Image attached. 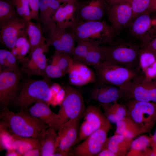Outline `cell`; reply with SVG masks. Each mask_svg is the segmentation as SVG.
<instances>
[{
    "instance_id": "d590c367",
    "label": "cell",
    "mask_w": 156,
    "mask_h": 156,
    "mask_svg": "<svg viewBox=\"0 0 156 156\" xmlns=\"http://www.w3.org/2000/svg\"><path fill=\"white\" fill-rule=\"evenodd\" d=\"M102 62V56L100 46L93 44L79 63L93 66Z\"/></svg>"
},
{
    "instance_id": "8992f818",
    "label": "cell",
    "mask_w": 156,
    "mask_h": 156,
    "mask_svg": "<svg viewBox=\"0 0 156 156\" xmlns=\"http://www.w3.org/2000/svg\"><path fill=\"white\" fill-rule=\"evenodd\" d=\"M126 106L127 116L138 127L142 133H148L156 122V103L123 99Z\"/></svg>"
},
{
    "instance_id": "681fc988",
    "label": "cell",
    "mask_w": 156,
    "mask_h": 156,
    "mask_svg": "<svg viewBox=\"0 0 156 156\" xmlns=\"http://www.w3.org/2000/svg\"><path fill=\"white\" fill-rule=\"evenodd\" d=\"M153 142L151 147L153 151L156 154V129L153 135H152Z\"/></svg>"
},
{
    "instance_id": "cb8c5ba5",
    "label": "cell",
    "mask_w": 156,
    "mask_h": 156,
    "mask_svg": "<svg viewBox=\"0 0 156 156\" xmlns=\"http://www.w3.org/2000/svg\"><path fill=\"white\" fill-rule=\"evenodd\" d=\"M153 142L152 135H141L132 141L127 153V156H156L151 147Z\"/></svg>"
},
{
    "instance_id": "d6a6232c",
    "label": "cell",
    "mask_w": 156,
    "mask_h": 156,
    "mask_svg": "<svg viewBox=\"0 0 156 156\" xmlns=\"http://www.w3.org/2000/svg\"><path fill=\"white\" fill-rule=\"evenodd\" d=\"M73 62L70 55L55 50L51 64L58 66L66 74L68 73Z\"/></svg>"
},
{
    "instance_id": "d6986e66",
    "label": "cell",
    "mask_w": 156,
    "mask_h": 156,
    "mask_svg": "<svg viewBox=\"0 0 156 156\" xmlns=\"http://www.w3.org/2000/svg\"><path fill=\"white\" fill-rule=\"evenodd\" d=\"M125 93V90L117 86L96 83L90 92V97L99 103H108L117 102Z\"/></svg>"
},
{
    "instance_id": "bcb514c9",
    "label": "cell",
    "mask_w": 156,
    "mask_h": 156,
    "mask_svg": "<svg viewBox=\"0 0 156 156\" xmlns=\"http://www.w3.org/2000/svg\"><path fill=\"white\" fill-rule=\"evenodd\" d=\"M5 155L6 156H22V155L18 152L15 149L13 148H10L7 149Z\"/></svg>"
},
{
    "instance_id": "8fae6325",
    "label": "cell",
    "mask_w": 156,
    "mask_h": 156,
    "mask_svg": "<svg viewBox=\"0 0 156 156\" xmlns=\"http://www.w3.org/2000/svg\"><path fill=\"white\" fill-rule=\"evenodd\" d=\"M48 47L46 43L36 49L22 60L21 69L26 77L37 76L47 78L46 73L47 65L46 54L49 51Z\"/></svg>"
},
{
    "instance_id": "d4e9b609",
    "label": "cell",
    "mask_w": 156,
    "mask_h": 156,
    "mask_svg": "<svg viewBox=\"0 0 156 156\" xmlns=\"http://www.w3.org/2000/svg\"><path fill=\"white\" fill-rule=\"evenodd\" d=\"M133 140L121 135L114 134L107 138L103 149L107 148L116 156H126Z\"/></svg>"
},
{
    "instance_id": "ab89813d",
    "label": "cell",
    "mask_w": 156,
    "mask_h": 156,
    "mask_svg": "<svg viewBox=\"0 0 156 156\" xmlns=\"http://www.w3.org/2000/svg\"><path fill=\"white\" fill-rule=\"evenodd\" d=\"M46 73L47 77L49 79L60 77L65 75L58 66L52 64L47 65Z\"/></svg>"
},
{
    "instance_id": "30bf717a",
    "label": "cell",
    "mask_w": 156,
    "mask_h": 156,
    "mask_svg": "<svg viewBox=\"0 0 156 156\" xmlns=\"http://www.w3.org/2000/svg\"><path fill=\"white\" fill-rule=\"evenodd\" d=\"M125 90L122 99L156 103V81L146 78L143 74L135 78Z\"/></svg>"
},
{
    "instance_id": "52a82bcc",
    "label": "cell",
    "mask_w": 156,
    "mask_h": 156,
    "mask_svg": "<svg viewBox=\"0 0 156 156\" xmlns=\"http://www.w3.org/2000/svg\"><path fill=\"white\" fill-rule=\"evenodd\" d=\"M65 94L58 114L63 124L70 120L83 117L86 107L81 91L72 86L64 87Z\"/></svg>"
},
{
    "instance_id": "8d00e7d4",
    "label": "cell",
    "mask_w": 156,
    "mask_h": 156,
    "mask_svg": "<svg viewBox=\"0 0 156 156\" xmlns=\"http://www.w3.org/2000/svg\"><path fill=\"white\" fill-rule=\"evenodd\" d=\"M77 42V44L73 51L72 57L74 62H80L94 44L83 41Z\"/></svg>"
},
{
    "instance_id": "6da1fadb",
    "label": "cell",
    "mask_w": 156,
    "mask_h": 156,
    "mask_svg": "<svg viewBox=\"0 0 156 156\" xmlns=\"http://www.w3.org/2000/svg\"><path fill=\"white\" fill-rule=\"evenodd\" d=\"M0 128L12 136L40 139L49 126L27 111L16 113L8 107L0 109Z\"/></svg>"
},
{
    "instance_id": "e575fe53",
    "label": "cell",
    "mask_w": 156,
    "mask_h": 156,
    "mask_svg": "<svg viewBox=\"0 0 156 156\" xmlns=\"http://www.w3.org/2000/svg\"><path fill=\"white\" fill-rule=\"evenodd\" d=\"M30 45L27 36H21L17 40L15 46L11 50L18 62H21L29 53Z\"/></svg>"
},
{
    "instance_id": "7a4b0ae2",
    "label": "cell",
    "mask_w": 156,
    "mask_h": 156,
    "mask_svg": "<svg viewBox=\"0 0 156 156\" xmlns=\"http://www.w3.org/2000/svg\"><path fill=\"white\" fill-rule=\"evenodd\" d=\"M52 85L48 78L35 79L23 77L11 106L19 111H25L38 101L50 102L52 96L51 89Z\"/></svg>"
},
{
    "instance_id": "e0dca14e",
    "label": "cell",
    "mask_w": 156,
    "mask_h": 156,
    "mask_svg": "<svg viewBox=\"0 0 156 156\" xmlns=\"http://www.w3.org/2000/svg\"><path fill=\"white\" fill-rule=\"evenodd\" d=\"M108 7L105 0L78 1V21L102 20L107 14Z\"/></svg>"
},
{
    "instance_id": "277c9868",
    "label": "cell",
    "mask_w": 156,
    "mask_h": 156,
    "mask_svg": "<svg viewBox=\"0 0 156 156\" xmlns=\"http://www.w3.org/2000/svg\"><path fill=\"white\" fill-rule=\"evenodd\" d=\"M102 62L115 64L129 69L140 70L139 59L141 44L132 42H115L100 46Z\"/></svg>"
},
{
    "instance_id": "5bb4252c",
    "label": "cell",
    "mask_w": 156,
    "mask_h": 156,
    "mask_svg": "<svg viewBox=\"0 0 156 156\" xmlns=\"http://www.w3.org/2000/svg\"><path fill=\"white\" fill-rule=\"evenodd\" d=\"M101 107L92 105L86 108L83 120L80 126L78 143L105 124L108 120L102 112Z\"/></svg>"
},
{
    "instance_id": "7c38bea8",
    "label": "cell",
    "mask_w": 156,
    "mask_h": 156,
    "mask_svg": "<svg viewBox=\"0 0 156 156\" xmlns=\"http://www.w3.org/2000/svg\"><path fill=\"white\" fill-rule=\"evenodd\" d=\"M131 1H121L108 7L106 14L115 34L126 27L131 21L133 14Z\"/></svg>"
},
{
    "instance_id": "836d02e7",
    "label": "cell",
    "mask_w": 156,
    "mask_h": 156,
    "mask_svg": "<svg viewBox=\"0 0 156 156\" xmlns=\"http://www.w3.org/2000/svg\"><path fill=\"white\" fill-rule=\"evenodd\" d=\"M11 1L0 0V24L18 16Z\"/></svg>"
},
{
    "instance_id": "ffe728a7",
    "label": "cell",
    "mask_w": 156,
    "mask_h": 156,
    "mask_svg": "<svg viewBox=\"0 0 156 156\" xmlns=\"http://www.w3.org/2000/svg\"><path fill=\"white\" fill-rule=\"evenodd\" d=\"M77 1H71L61 4L52 17L57 28L67 29L78 21Z\"/></svg>"
},
{
    "instance_id": "2e32d148",
    "label": "cell",
    "mask_w": 156,
    "mask_h": 156,
    "mask_svg": "<svg viewBox=\"0 0 156 156\" xmlns=\"http://www.w3.org/2000/svg\"><path fill=\"white\" fill-rule=\"evenodd\" d=\"M80 119H71L62 124L57 131L56 151L68 152L78 143Z\"/></svg>"
},
{
    "instance_id": "9a60e30c",
    "label": "cell",
    "mask_w": 156,
    "mask_h": 156,
    "mask_svg": "<svg viewBox=\"0 0 156 156\" xmlns=\"http://www.w3.org/2000/svg\"><path fill=\"white\" fill-rule=\"evenodd\" d=\"M46 35L45 42L48 47L53 46L55 50L72 56L75 41L68 30L58 28L55 23Z\"/></svg>"
},
{
    "instance_id": "f907efd6",
    "label": "cell",
    "mask_w": 156,
    "mask_h": 156,
    "mask_svg": "<svg viewBox=\"0 0 156 156\" xmlns=\"http://www.w3.org/2000/svg\"><path fill=\"white\" fill-rule=\"evenodd\" d=\"M125 0H105L109 6L116 3Z\"/></svg>"
},
{
    "instance_id": "ba28073f",
    "label": "cell",
    "mask_w": 156,
    "mask_h": 156,
    "mask_svg": "<svg viewBox=\"0 0 156 156\" xmlns=\"http://www.w3.org/2000/svg\"><path fill=\"white\" fill-rule=\"evenodd\" d=\"M23 73L19 71L0 72V108L11 106L17 95Z\"/></svg>"
},
{
    "instance_id": "4316f807",
    "label": "cell",
    "mask_w": 156,
    "mask_h": 156,
    "mask_svg": "<svg viewBox=\"0 0 156 156\" xmlns=\"http://www.w3.org/2000/svg\"><path fill=\"white\" fill-rule=\"evenodd\" d=\"M39 22L35 23L30 21L27 23L26 33L30 45L29 54L46 43V38L43 36L42 27Z\"/></svg>"
},
{
    "instance_id": "74e56055",
    "label": "cell",
    "mask_w": 156,
    "mask_h": 156,
    "mask_svg": "<svg viewBox=\"0 0 156 156\" xmlns=\"http://www.w3.org/2000/svg\"><path fill=\"white\" fill-rule=\"evenodd\" d=\"M19 16L27 21L31 19L29 0H11Z\"/></svg>"
},
{
    "instance_id": "9c48e42d",
    "label": "cell",
    "mask_w": 156,
    "mask_h": 156,
    "mask_svg": "<svg viewBox=\"0 0 156 156\" xmlns=\"http://www.w3.org/2000/svg\"><path fill=\"white\" fill-rule=\"evenodd\" d=\"M112 127L111 123L108 121L75 147L73 152L74 155L95 156L103 149Z\"/></svg>"
},
{
    "instance_id": "4fadbf2b",
    "label": "cell",
    "mask_w": 156,
    "mask_h": 156,
    "mask_svg": "<svg viewBox=\"0 0 156 156\" xmlns=\"http://www.w3.org/2000/svg\"><path fill=\"white\" fill-rule=\"evenodd\" d=\"M28 21L18 16L0 24V42L12 50L20 37L27 36Z\"/></svg>"
},
{
    "instance_id": "ee69618b",
    "label": "cell",
    "mask_w": 156,
    "mask_h": 156,
    "mask_svg": "<svg viewBox=\"0 0 156 156\" xmlns=\"http://www.w3.org/2000/svg\"><path fill=\"white\" fill-rule=\"evenodd\" d=\"M95 156H116L109 149L105 148L101 151Z\"/></svg>"
},
{
    "instance_id": "44dd1931",
    "label": "cell",
    "mask_w": 156,
    "mask_h": 156,
    "mask_svg": "<svg viewBox=\"0 0 156 156\" xmlns=\"http://www.w3.org/2000/svg\"><path fill=\"white\" fill-rule=\"evenodd\" d=\"M68 74L70 84L75 86H82L97 82L95 71L88 65L74 61Z\"/></svg>"
},
{
    "instance_id": "7402d4cb",
    "label": "cell",
    "mask_w": 156,
    "mask_h": 156,
    "mask_svg": "<svg viewBox=\"0 0 156 156\" xmlns=\"http://www.w3.org/2000/svg\"><path fill=\"white\" fill-rule=\"evenodd\" d=\"M156 19L152 20L150 16V14L144 12L136 16L131 20L130 25V30L131 34L136 38L139 39L142 44L148 42L147 34L150 32L153 25Z\"/></svg>"
},
{
    "instance_id": "3957f363",
    "label": "cell",
    "mask_w": 156,
    "mask_h": 156,
    "mask_svg": "<svg viewBox=\"0 0 156 156\" xmlns=\"http://www.w3.org/2000/svg\"><path fill=\"white\" fill-rule=\"evenodd\" d=\"M75 41H83L101 46L112 44L115 34L110 25L105 20L77 21L67 29Z\"/></svg>"
},
{
    "instance_id": "7bdbcfd3",
    "label": "cell",
    "mask_w": 156,
    "mask_h": 156,
    "mask_svg": "<svg viewBox=\"0 0 156 156\" xmlns=\"http://www.w3.org/2000/svg\"><path fill=\"white\" fill-rule=\"evenodd\" d=\"M23 156H41L40 147L29 150L23 154Z\"/></svg>"
},
{
    "instance_id": "f6af8a7d",
    "label": "cell",
    "mask_w": 156,
    "mask_h": 156,
    "mask_svg": "<svg viewBox=\"0 0 156 156\" xmlns=\"http://www.w3.org/2000/svg\"><path fill=\"white\" fill-rule=\"evenodd\" d=\"M145 12L150 14L156 13V0H151L149 5Z\"/></svg>"
},
{
    "instance_id": "f5cc1de1",
    "label": "cell",
    "mask_w": 156,
    "mask_h": 156,
    "mask_svg": "<svg viewBox=\"0 0 156 156\" xmlns=\"http://www.w3.org/2000/svg\"><path fill=\"white\" fill-rule=\"evenodd\" d=\"M153 80L156 81V76Z\"/></svg>"
},
{
    "instance_id": "b9f144b4",
    "label": "cell",
    "mask_w": 156,
    "mask_h": 156,
    "mask_svg": "<svg viewBox=\"0 0 156 156\" xmlns=\"http://www.w3.org/2000/svg\"><path fill=\"white\" fill-rule=\"evenodd\" d=\"M141 48L151 52L156 57V35L148 43L142 44Z\"/></svg>"
},
{
    "instance_id": "60d3db41",
    "label": "cell",
    "mask_w": 156,
    "mask_h": 156,
    "mask_svg": "<svg viewBox=\"0 0 156 156\" xmlns=\"http://www.w3.org/2000/svg\"><path fill=\"white\" fill-rule=\"evenodd\" d=\"M31 19L38 21L39 20L40 0H29Z\"/></svg>"
},
{
    "instance_id": "5b68a950",
    "label": "cell",
    "mask_w": 156,
    "mask_h": 156,
    "mask_svg": "<svg viewBox=\"0 0 156 156\" xmlns=\"http://www.w3.org/2000/svg\"><path fill=\"white\" fill-rule=\"evenodd\" d=\"M93 67L96 77V83L110 84L125 90L135 78L143 74L140 70H132L106 62Z\"/></svg>"
},
{
    "instance_id": "ac0fdd59",
    "label": "cell",
    "mask_w": 156,
    "mask_h": 156,
    "mask_svg": "<svg viewBox=\"0 0 156 156\" xmlns=\"http://www.w3.org/2000/svg\"><path fill=\"white\" fill-rule=\"evenodd\" d=\"M33 116L38 118L49 127L58 131L63 124L61 117L53 112L47 103L42 101L36 102L26 110Z\"/></svg>"
},
{
    "instance_id": "7dc6e473",
    "label": "cell",
    "mask_w": 156,
    "mask_h": 156,
    "mask_svg": "<svg viewBox=\"0 0 156 156\" xmlns=\"http://www.w3.org/2000/svg\"><path fill=\"white\" fill-rule=\"evenodd\" d=\"M74 155L73 152L70 151L68 152H65L56 151L52 156H68Z\"/></svg>"
},
{
    "instance_id": "f35d334b",
    "label": "cell",
    "mask_w": 156,
    "mask_h": 156,
    "mask_svg": "<svg viewBox=\"0 0 156 156\" xmlns=\"http://www.w3.org/2000/svg\"><path fill=\"white\" fill-rule=\"evenodd\" d=\"M151 0H131L133 11L131 20L138 15L146 11L149 5Z\"/></svg>"
},
{
    "instance_id": "4dcf8cb0",
    "label": "cell",
    "mask_w": 156,
    "mask_h": 156,
    "mask_svg": "<svg viewBox=\"0 0 156 156\" xmlns=\"http://www.w3.org/2000/svg\"><path fill=\"white\" fill-rule=\"evenodd\" d=\"M13 148L22 155L30 150L40 147L39 140L34 138L12 136Z\"/></svg>"
},
{
    "instance_id": "83f0119b",
    "label": "cell",
    "mask_w": 156,
    "mask_h": 156,
    "mask_svg": "<svg viewBox=\"0 0 156 156\" xmlns=\"http://www.w3.org/2000/svg\"><path fill=\"white\" fill-rule=\"evenodd\" d=\"M139 66L146 78L153 79L156 76V57L151 52L141 49Z\"/></svg>"
},
{
    "instance_id": "f1b7e54d",
    "label": "cell",
    "mask_w": 156,
    "mask_h": 156,
    "mask_svg": "<svg viewBox=\"0 0 156 156\" xmlns=\"http://www.w3.org/2000/svg\"><path fill=\"white\" fill-rule=\"evenodd\" d=\"M57 135L56 131L51 127L47 129L39 140L41 156H52L56 150Z\"/></svg>"
},
{
    "instance_id": "816d5d0a",
    "label": "cell",
    "mask_w": 156,
    "mask_h": 156,
    "mask_svg": "<svg viewBox=\"0 0 156 156\" xmlns=\"http://www.w3.org/2000/svg\"><path fill=\"white\" fill-rule=\"evenodd\" d=\"M58 1L61 4L66 3L71 1H78V0H58Z\"/></svg>"
},
{
    "instance_id": "484cf974",
    "label": "cell",
    "mask_w": 156,
    "mask_h": 156,
    "mask_svg": "<svg viewBox=\"0 0 156 156\" xmlns=\"http://www.w3.org/2000/svg\"><path fill=\"white\" fill-rule=\"evenodd\" d=\"M99 104L105 116L110 123L116 124L127 116V108L124 103L117 102Z\"/></svg>"
},
{
    "instance_id": "1f68e13d",
    "label": "cell",
    "mask_w": 156,
    "mask_h": 156,
    "mask_svg": "<svg viewBox=\"0 0 156 156\" xmlns=\"http://www.w3.org/2000/svg\"><path fill=\"white\" fill-rule=\"evenodd\" d=\"M21 70L18 66L16 59L12 52L4 49H0V71Z\"/></svg>"
},
{
    "instance_id": "c3c4849f",
    "label": "cell",
    "mask_w": 156,
    "mask_h": 156,
    "mask_svg": "<svg viewBox=\"0 0 156 156\" xmlns=\"http://www.w3.org/2000/svg\"><path fill=\"white\" fill-rule=\"evenodd\" d=\"M61 88L59 85L55 84H52L51 87V89L52 96H54L58 93Z\"/></svg>"
},
{
    "instance_id": "f546056e",
    "label": "cell",
    "mask_w": 156,
    "mask_h": 156,
    "mask_svg": "<svg viewBox=\"0 0 156 156\" xmlns=\"http://www.w3.org/2000/svg\"><path fill=\"white\" fill-rule=\"evenodd\" d=\"M114 134L121 135L133 139L142 134L137 125L128 117L126 116L117 122Z\"/></svg>"
},
{
    "instance_id": "603a6c76",
    "label": "cell",
    "mask_w": 156,
    "mask_h": 156,
    "mask_svg": "<svg viewBox=\"0 0 156 156\" xmlns=\"http://www.w3.org/2000/svg\"><path fill=\"white\" fill-rule=\"evenodd\" d=\"M61 5L58 0H40L39 20L46 34L55 23L53 16Z\"/></svg>"
}]
</instances>
